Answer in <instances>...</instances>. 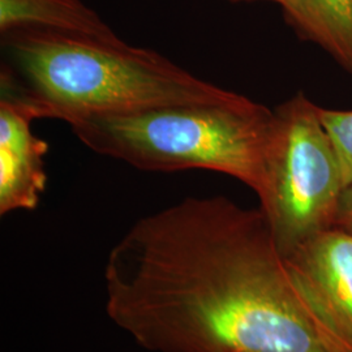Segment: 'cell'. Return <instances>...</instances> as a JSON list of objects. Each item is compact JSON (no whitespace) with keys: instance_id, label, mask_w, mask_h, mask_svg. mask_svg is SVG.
Instances as JSON below:
<instances>
[{"instance_id":"6da1fadb","label":"cell","mask_w":352,"mask_h":352,"mask_svg":"<svg viewBox=\"0 0 352 352\" xmlns=\"http://www.w3.org/2000/svg\"><path fill=\"white\" fill-rule=\"evenodd\" d=\"M106 312L151 352H352L289 276L260 209L187 197L142 217L104 266Z\"/></svg>"},{"instance_id":"7a4b0ae2","label":"cell","mask_w":352,"mask_h":352,"mask_svg":"<svg viewBox=\"0 0 352 352\" xmlns=\"http://www.w3.org/2000/svg\"><path fill=\"white\" fill-rule=\"evenodd\" d=\"M230 93L119 37L49 30L1 34L0 100L20 104L36 120L69 126L91 116L218 101Z\"/></svg>"},{"instance_id":"3957f363","label":"cell","mask_w":352,"mask_h":352,"mask_svg":"<svg viewBox=\"0 0 352 352\" xmlns=\"http://www.w3.org/2000/svg\"><path fill=\"white\" fill-rule=\"evenodd\" d=\"M273 119L274 110L231 91L218 101L91 116L69 126L89 149L140 170H208L256 193Z\"/></svg>"},{"instance_id":"277c9868","label":"cell","mask_w":352,"mask_h":352,"mask_svg":"<svg viewBox=\"0 0 352 352\" xmlns=\"http://www.w3.org/2000/svg\"><path fill=\"white\" fill-rule=\"evenodd\" d=\"M318 109L298 93L274 110L256 195L283 257L334 226L346 188L337 151Z\"/></svg>"},{"instance_id":"5b68a950","label":"cell","mask_w":352,"mask_h":352,"mask_svg":"<svg viewBox=\"0 0 352 352\" xmlns=\"http://www.w3.org/2000/svg\"><path fill=\"white\" fill-rule=\"evenodd\" d=\"M283 258L314 315L352 351V232L330 227Z\"/></svg>"},{"instance_id":"8992f818","label":"cell","mask_w":352,"mask_h":352,"mask_svg":"<svg viewBox=\"0 0 352 352\" xmlns=\"http://www.w3.org/2000/svg\"><path fill=\"white\" fill-rule=\"evenodd\" d=\"M36 118L14 102L0 100V214L34 210L47 184L49 144L33 133Z\"/></svg>"},{"instance_id":"52a82bcc","label":"cell","mask_w":352,"mask_h":352,"mask_svg":"<svg viewBox=\"0 0 352 352\" xmlns=\"http://www.w3.org/2000/svg\"><path fill=\"white\" fill-rule=\"evenodd\" d=\"M14 30L118 37L82 0H0V33Z\"/></svg>"},{"instance_id":"ba28073f","label":"cell","mask_w":352,"mask_h":352,"mask_svg":"<svg viewBox=\"0 0 352 352\" xmlns=\"http://www.w3.org/2000/svg\"><path fill=\"white\" fill-rule=\"evenodd\" d=\"M289 25L352 75V0H279Z\"/></svg>"},{"instance_id":"9c48e42d","label":"cell","mask_w":352,"mask_h":352,"mask_svg":"<svg viewBox=\"0 0 352 352\" xmlns=\"http://www.w3.org/2000/svg\"><path fill=\"white\" fill-rule=\"evenodd\" d=\"M320 119L340 160L344 187L352 183V110L318 109Z\"/></svg>"},{"instance_id":"30bf717a","label":"cell","mask_w":352,"mask_h":352,"mask_svg":"<svg viewBox=\"0 0 352 352\" xmlns=\"http://www.w3.org/2000/svg\"><path fill=\"white\" fill-rule=\"evenodd\" d=\"M334 226L352 232V183L342 192Z\"/></svg>"},{"instance_id":"8fae6325","label":"cell","mask_w":352,"mask_h":352,"mask_svg":"<svg viewBox=\"0 0 352 352\" xmlns=\"http://www.w3.org/2000/svg\"><path fill=\"white\" fill-rule=\"evenodd\" d=\"M227 1H234V3H239V1H256V0H227ZM269 1H273V3H278L279 0H269Z\"/></svg>"}]
</instances>
